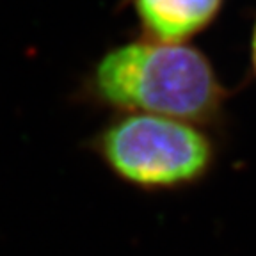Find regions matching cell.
Segmentation results:
<instances>
[{
  "instance_id": "3",
  "label": "cell",
  "mask_w": 256,
  "mask_h": 256,
  "mask_svg": "<svg viewBox=\"0 0 256 256\" xmlns=\"http://www.w3.org/2000/svg\"><path fill=\"white\" fill-rule=\"evenodd\" d=\"M226 0H128L139 36L162 43H190L217 22Z\"/></svg>"
},
{
  "instance_id": "4",
  "label": "cell",
  "mask_w": 256,
  "mask_h": 256,
  "mask_svg": "<svg viewBox=\"0 0 256 256\" xmlns=\"http://www.w3.org/2000/svg\"><path fill=\"white\" fill-rule=\"evenodd\" d=\"M249 64H251V73L256 78V16L249 34Z\"/></svg>"
},
{
  "instance_id": "1",
  "label": "cell",
  "mask_w": 256,
  "mask_h": 256,
  "mask_svg": "<svg viewBox=\"0 0 256 256\" xmlns=\"http://www.w3.org/2000/svg\"><path fill=\"white\" fill-rule=\"evenodd\" d=\"M78 100L108 114L176 118L220 132L230 91L198 46L139 36L112 44L92 62Z\"/></svg>"
},
{
  "instance_id": "2",
  "label": "cell",
  "mask_w": 256,
  "mask_h": 256,
  "mask_svg": "<svg viewBox=\"0 0 256 256\" xmlns=\"http://www.w3.org/2000/svg\"><path fill=\"white\" fill-rule=\"evenodd\" d=\"M216 130L150 114H110L88 150L120 184L144 194H172L206 182L220 158Z\"/></svg>"
}]
</instances>
